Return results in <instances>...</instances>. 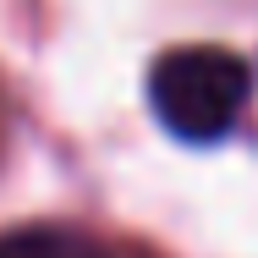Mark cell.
Wrapping results in <instances>:
<instances>
[{
  "mask_svg": "<svg viewBox=\"0 0 258 258\" xmlns=\"http://www.w3.org/2000/svg\"><path fill=\"white\" fill-rule=\"evenodd\" d=\"M0 258H115L83 225H17L0 231Z\"/></svg>",
  "mask_w": 258,
  "mask_h": 258,
  "instance_id": "cell-2",
  "label": "cell"
},
{
  "mask_svg": "<svg viewBox=\"0 0 258 258\" xmlns=\"http://www.w3.org/2000/svg\"><path fill=\"white\" fill-rule=\"evenodd\" d=\"M253 99V66L220 44H176L149 66V110L176 143H225Z\"/></svg>",
  "mask_w": 258,
  "mask_h": 258,
  "instance_id": "cell-1",
  "label": "cell"
}]
</instances>
